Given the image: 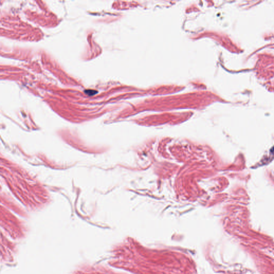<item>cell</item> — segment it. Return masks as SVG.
<instances>
[{
    "label": "cell",
    "instance_id": "obj_1",
    "mask_svg": "<svg viewBox=\"0 0 274 274\" xmlns=\"http://www.w3.org/2000/svg\"><path fill=\"white\" fill-rule=\"evenodd\" d=\"M85 92L86 93L87 95H93L95 94V91H93V90L85 91Z\"/></svg>",
    "mask_w": 274,
    "mask_h": 274
}]
</instances>
